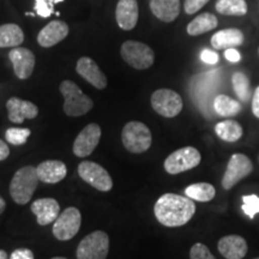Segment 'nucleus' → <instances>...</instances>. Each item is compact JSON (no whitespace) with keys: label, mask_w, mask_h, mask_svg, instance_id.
Masks as SVG:
<instances>
[{"label":"nucleus","mask_w":259,"mask_h":259,"mask_svg":"<svg viewBox=\"0 0 259 259\" xmlns=\"http://www.w3.org/2000/svg\"><path fill=\"white\" fill-rule=\"evenodd\" d=\"M196 212V204L187 196L164 193L154 206L155 218L162 226L181 227L186 225Z\"/></svg>","instance_id":"obj_1"},{"label":"nucleus","mask_w":259,"mask_h":259,"mask_svg":"<svg viewBox=\"0 0 259 259\" xmlns=\"http://www.w3.org/2000/svg\"><path fill=\"white\" fill-rule=\"evenodd\" d=\"M36 168L34 166H24L16 171L10 183V194L16 204L25 205L30 202L32 194L38 186Z\"/></svg>","instance_id":"obj_2"},{"label":"nucleus","mask_w":259,"mask_h":259,"mask_svg":"<svg viewBox=\"0 0 259 259\" xmlns=\"http://www.w3.org/2000/svg\"><path fill=\"white\" fill-rule=\"evenodd\" d=\"M59 90L64 97V112L65 114L77 118L92 111L94 107L93 100L85 95L78 85L72 80H64L60 83Z\"/></svg>","instance_id":"obj_3"},{"label":"nucleus","mask_w":259,"mask_h":259,"mask_svg":"<svg viewBox=\"0 0 259 259\" xmlns=\"http://www.w3.org/2000/svg\"><path fill=\"white\" fill-rule=\"evenodd\" d=\"M121 141L125 149L132 154H142L149 150L153 143L150 128L141 121H130L124 126Z\"/></svg>","instance_id":"obj_4"},{"label":"nucleus","mask_w":259,"mask_h":259,"mask_svg":"<svg viewBox=\"0 0 259 259\" xmlns=\"http://www.w3.org/2000/svg\"><path fill=\"white\" fill-rule=\"evenodd\" d=\"M120 54L125 63L136 70H147L155 61L154 51L139 41H125L121 45Z\"/></svg>","instance_id":"obj_5"},{"label":"nucleus","mask_w":259,"mask_h":259,"mask_svg":"<svg viewBox=\"0 0 259 259\" xmlns=\"http://www.w3.org/2000/svg\"><path fill=\"white\" fill-rule=\"evenodd\" d=\"M109 252V236L106 232L95 231L83 238L77 247V259H106Z\"/></svg>","instance_id":"obj_6"},{"label":"nucleus","mask_w":259,"mask_h":259,"mask_svg":"<svg viewBox=\"0 0 259 259\" xmlns=\"http://www.w3.org/2000/svg\"><path fill=\"white\" fill-rule=\"evenodd\" d=\"M202 161V156L198 149L193 147H185L178 149L171 153L166 160H164V170L170 176L184 173V171L193 169Z\"/></svg>","instance_id":"obj_7"},{"label":"nucleus","mask_w":259,"mask_h":259,"mask_svg":"<svg viewBox=\"0 0 259 259\" xmlns=\"http://www.w3.org/2000/svg\"><path fill=\"white\" fill-rule=\"evenodd\" d=\"M151 106L154 111L164 118H174L183 111V99L171 89H158L151 95Z\"/></svg>","instance_id":"obj_8"},{"label":"nucleus","mask_w":259,"mask_h":259,"mask_svg":"<svg viewBox=\"0 0 259 259\" xmlns=\"http://www.w3.org/2000/svg\"><path fill=\"white\" fill-rule=\"evenodd\" d=\"M82 225V215L74 206L66 208L54 221L53 234L58 240L67 241L74 238Z\"/></svg>","instance_id":"obj_9"},{"label":"nucleus","mask_w":259,"mask_h":259,"mask_svg":"<svg viewBox=\"0 0 259 259\" xmlns=\"http://www.w3.org/2000/svg\"><path fill=\"white\" fill-rule=\"evenodd\" d=\"M78 176L94 189L108 192L113 189L112 177L102 166L93 161H83L78 164Z\"/></svg>","instance_id":"obj_10"},{"label":"nucleus","mask_w":259,"mask_h":259,"mask_svg":"<svg viewBox=\"0 0 259 259\" xmlns=\"http://www.w3.org/2000/svg\"><path fill=\"white\" fill-rule=\"evenodd\" d=\"M253 170L252 161L244 154H233L229 158L225 176L222 178V187L225 190H231L239 181L250 176Z\"/></svg>","instance_id":"obj_11"},{"label":"nucleus","mask_w":259,"mask_h":259,"mask_svg":"<svg viewBox=\"0 0 259 259\" xmlns=\"http://www.w3.org/2000/svg\"><path fill=\"white\" fill-rule=\"evenodd\" d=\"M101 127L99 124H88L83 127L76 139L73 142V154L77 157H87L93 154L97 145H99L100 139H101Z\"/></svg>","instance_id":"obj_12"},{"label":"nucleus","mask_w":259,"mask_h":259,"mask_svg":"<svg viewBox=\"0 0 259 259\" xmlns=\"http://www.w3.org/2000/svg\"><path fill=\"white\" fill-rule=\"evenodd\" d=\"M9 59L14 66L15 74L19 79H28L34 72L36 59L34 53L28 48H12L9 53Z\"/></svg>","instance_id":"obj_13"},{"label":"nucleus","mask_w":259,"mask_h":259,"mask_svg":"<svg viewBox=\"0 0 259 259\" xmlns=\"http://www.w3.org/2000/svg\"><path fill=\"white\" fill-rule=\"evenodd\" d=\"M77 73L85 79L87 82L95 87L96 89L102 90L107 87V77L106 74L102 72L101 69L99 67L95 61L89 57H82L79 58L76 65Z\"/></svg>","instance_id":"obj_14"},{"label":"nucleus","mask_w":259,"mask_h":259,"mask_svg":"<svg viewBox=\"0 0 259 259\" xmlns=\"http://www.w3.org/2000/svg\"><path fill=\"white\" fill-rule=\"evenodd\" d=\"M6 108L9 112L10 121L14 124H22L25 119H34L38 114V108L35 103L30 101L11 97L6 102Z\"/></svg>","instance_id":"obj_15"},{"label":"nucleus","mask_w":259,"mask_h":259,"mask_svg":"<svg viewBox=\"0 0 259 259\" xmlns=\"http://www.w3.org/2000/svg\"><path fill=\"white\" fill-rule=\"evenodd\" d=\"M31 211L40 226H48L60 215V205L54 198H38L32 202Z\"/></svg>","instance_id":"obj_16"},{"label":"nucleus","mask_w":259,"mask_h":259,"mask_svg":"<svg viewBox=\"0 0 259 259\" xmlns=\"http://www.w3.org/2000/svg\"><path fill=\"white\" fill-rule=\"evenodd\" d=\"M69 35V25L63 21H52L42 28L37 35V42L41 47L56 46Z\"/></svg>","instance_id":"obj_17"},{"label":"nucleus","mask_w":259,"mask_h":259,"mask_svg":"<svg viewBox=\"0 0 259 259\" xmlns=\"http://www.w3.org/2000/svg\"><path fill=\"white\" fill-rule=\"evenodd\" d=\"M137 0H119L115 9L116 23L122 30H132L138 22Z\"/></svg>","instance_id":"obj_18"},{"label":"nucleus","mask_w":259,"mask_h":259,"mask_svg":"<svg viewBox=\"0 0 259 259\" xmlns=\"http://www.w3.org/2000/svg\"><path fill=\"white\" fill-rule=\"evenodd\" d=\"M218 248L226 259H242L247 254V242L240 235H226L220 239Z\"/></svg>","instance_id":"obj_19"},{"label":"nucleus","mask_w":259,"mask_h":259,"mask_svg":"<svg viewBox=\"0 0 259 259\" xmlns=\"http://www.w3.org/2000/svg\"><path fill=\"white\" fill-rule=\"evenodd\" d=\"M37 177L45 184H58L66 178L67 168L64 162L58 160H47L41 162L36 167Z\"/></svg>","instance_id":"obj_20"},{"label":"nucleus","mask_w":259,"mask_h":259,"mask_svg":"<svg viewBox=\"0 0 259 259\" xmlns=\"http://www.w3.org/2000/svg\"><path fill=\"white\" fill-rule=\"evenodd\" d=\"M244 44V34L236 28H228L220 30L212 35L211 46L215 50H228L236 48Z\"/></svg>","instance_id":"obj_21"},{"label":"nucleus","mask_w":259,"mask_h":259,"mask_svg":"<svg viewBox=\"0 0 259 259\" xmlns=\"http://www.w3.org/2000/svg\"><path fill=\"white\" fill-rule=\"evenodd\" d=\"M150 10L157 19L170 23L180 14V0H150Z\"/></svg>","instance_id":"obj_22"},{"label":"nucleus","mask_w":259,"mask_h":259,"mask_svg":"<svg viewBox=\"0 0 259 259\" xmlns=\"http://www.w3.org/2000/svg\"><path fill=\"white\" fill-rule=\"evenodd\" d=\"M24 41L21 27L14 23L0 25V48L19 47Z\"/></svg>","instance_id":"obj_23"},{"label":"nucleus","mask_w":259,"mask_h":259,"mask_svg":"<svg viewBox=\"0 0 259 259\" xmlns=\"http://www.w3.org/2000/svg\"><path fill=\"white\" fill-rule=\"evenodd\" d=\"M219 21L215 15L209 14V12H204L197 16L193 21H191L187 25V34L191 36H198V35L205 34L212 29L218 27Z\"/></svg>","instance_id":"obj_24"},{"label":"nucleus","mask_w":259,"mask_h":259,"mask_svg":"<svg viewBox=\"0 0 259 259\" xmlns=\"http://www.w3.org/2000/svg\"><path fill=\"white\" fill-rule=\"evenodd\" d=\"M215 132L222 141L228 142V143H234V142L239 141L242 137V131L241 125L235 120H223L220 121L215 126Z\"/></svg>","instance_id":"obj_25"},{"label":"nucleus","mask_w":259,"mask_h":259,"mask_svg":"<svg viewBox=\"0 0 259 259\" xmlns=\"http://www.w3.org/2000/svg\"><path fill=\"white\" fill-rule=\"evenodd\" d=\"M185 194L196 202L206 203L215 198L216 190L209 183H197L187 186L185 189Z\"/></svg>","instance_id":"obj_26"},{"label":"nucleus","mask_w":259,"mask_h":259,"mask_svg":"<svg viewBox=\"0 0 259 259\" xmlns=\"http://www.w3.org/2000/svg\"><path fill=\"white\" fill-rule=\"evenodd\" d=\"M213 109L225 118L238 115L241 112V105L236 100L227 95H218L213 100Z\"/></svg>","instance_id":"obj_27"},{"label":"nucleus","mask_w":259,"mask_h":259,"mask_svg":"<svg viewBox=\"0 0 259 259\" xmlns=\"http://www.w3.org/2000/svg\"><path fill=\"white\" fill-rule=\"evenodd\" d=\"M216 11L225 16H245L247 14V4L245 0H218Z\"/></svg>","instance_id":"obj_28"},{"label":"nucleus","mask_w":259,"mask_h":259,"mask_svg":"<svg viewBox=\"0 0 259 259\" xmlns=\"http://www.w3.org/2000/svg\"><path fill=\"white\" fill-rule=\"evenodd\" d=\"M232 84L236 96L242 102H247L251 99V87L250 79L242 72H235L232 77Z\"/></svg>","instance_id":"obj_29"},{"label":"nucleus","mask_w":259,"mask_h":259,"mask_svg":"<svg viewBox=\"0 0 259 259\" xmlns=\"http://www.w3.org/2000/svg\"><path fill=\"white\" fill-rule=\"evenodd\" d=\"M31 131L29 128L21 127H10L6 130L5 138L12 145H23L27 143Z\"/></svg>","instance_id":"obj_30"},{"label":"nucleus","mask_w":259,"mask_h":259,"mask_svg":"<svg viewBox=\"0 0 259 259\" xmlns=\"http://www.w3.org/2000/svg\"><path fill=\"white\" fill-rule=\"evenodd\" d=\"M242 211L250 219H253L259 212V197L255 194H247L242 197Z\"/></svg>","instance_id":"obj_31"},{"label":"nucleus","mask_w":259,"mask_h":259,"mask_svg":"<svg viewBox=\"0 0 259 259\" xmlns=\"http://www.w3.org/2000/svg\"><path fill=\"white\" fill-rule=\"evenodd\" d=\"M64 0H35V11L40 17L47 18L53 15L54 5Z\"/></svg>","instance_id":"obj_32"},{"label":"nucleus","mask_w":259,"mask_h":259,"mask_svg":"<svg viewBox=\"0 0 259 259\" xmlns=\"http://www.w3.org/2000/svg\"><path fill=\"white\" fill-rule=\"evenodd\" d=\"M190 258L191 259H216L208 247L204 244L197 242L191 247L190 251Z\"/></svg>","instance_id":"obj_33"},{"label":"nucleus","mask_w":259,"mask_h":259,"mask_svg":"<svg viewBox=\"0 0 259 259\" xmlns=\"http://www.w3.org/2000/svg\"><path fill=\"white\" fill-rule=\"evenodd\" d=\"M208 3L209 0H185L184 9H185V12L187 15H193L196 12H198Z\"/></svg>","instance_id":"obj_34"},{"label":"nucleus","mask_w":259,"mask_h":259,"mask_svg":"<svg viewBox=\"0 0 259 259\" xmlns=\"http://www.w3.org/2000/svg\"><path fill=\"white\" fill-rule=\"evenodd\" d=\"M200 59H202V61H204L205 64L215 65L219 63L220 57L216 52L210 50H203L202 53H200Z\"/></svg>","instance_id":"obj_35"},{"label":"nucleus","mask_w":259,"mask_h":259,"mask_svg":"<svg viewBox=\"0 0 259 259\" xmlns=\"http://www.w3.org/2000/svg\"><path fill=\"white\" fill-rule=\"evenodd\" d=\"M10 259H35L34 253L29 248H17L10 255Z\"/></svg>","instance_id":"obj_36"},{"label":"nucleus","mask_w":259,"mask_h":259,"mask_svg":"<svg viewBox=\"0 0 259 259\" xmlns=\"http://www.w3.org/2000/svg\"><path fill=\"white\" fill-rule=\"evenodd\" d=\"M225 57L226 59L231 61V63H238V61H240L241 59L240 53H239V51H236L235 48H228V50H226Z\"/></svg>","instance_id":"obj_37"},{"label":"nucleus","mask_w":259,"mask_h":259,"mask_svg":"<svg viewBox=\"0 0 259 259\" xmlns=\"http://www.w3.org/2000/svg\"><path fill=\"white\" fill-rule=\"evenodd\" d=\"M252 112L255 118L259 119V87L255 88L253 96H252Z\"/></svg>","instance_id":"obj_38"},{"label":"nucleus","mask_w":259,"mask_h":259,"mask_svg":"<svg viewBox=\"0 0 259 259\" xmlns=\"http://www.w3.org/2000/svg\"><path fill=\"white\" fill-rule=\"evenodd\" d=\"M10 155V149L8 144L5 143L3 139H0V161H4L9 157Z\"/></svg>","instance_id":"obj_39"},{"label":"nucleus","mask_w":259,"mask_h":259,"mask_svg":"<svg viewBox=\"0 0 259 259\" xmlns=\"http://www.w3.org/2000/svg\"><path fill=\"white\" fill-rule=\"evenodd\" d=\"M5 209H6V202H5V199L2 197V194H0V215L5 211Z\"/></svg>","instance_id":"obj_40"},{"label":"nucleus","mask_w":259,"mask_h":259,"mask_svg":"<svg viewBox=\"0 0 259 259\" xmlns=\"http://www.w3.org/2000/svg\"><path fill=\"white\" fill-rule=\"evenodd\" d=\"M0 259H8V253L4 250H0Z\"/></svg>","instance_id":"obj_41"},{"label":"nucleus","mask_w":259,"mask_h":259,"mask_svg":"<svg viewBox=\"0 0 259 259\" xmlns=\"http://www.w3.org/2000/svg\"><path fill=\"white\" fill-rule=\"evenodd\" d=\"M51 259H67V258H65V257H53V258H51Z\"/></svg>","instance_id":"obj_42"},{"label":"nucleus","mask_w":259,"mask_h":259,"mask_svg":"<svg viewBox=\"0 0 259 259\" xmlns=\"http://www.w3.org/2000/svg\"><path fill=\"white\" fill-rule=\"evenodd\" d=\"M258 54H259V48H258Z\"/></svg>","instance_id":"obj_43"},{"label":"nucleus","mask_w":259,"mask_h":259,"mask_svg":"<svg viewBox=\"0 0 259 259\" xmlns=\"http://www.w3.org/2000/svg\"><path fill=\"white\" fill-rule=\"evenodd\" d=\"M258 161H259V155H258Z\"/></svg>","instance_id":"obj_44"},{"label":"nucleus","mask_w":259,"mask_h":259,"mask_svg":"<svg viewBox=\"0 0 259 259\" xmlns=\"http://www.w3.org/2000/svg\"><path fill=\"white\" fill-rule=\"evenodd\" d=\"M254 259H259V257L258 258H254Z\"/></svg>","instance_id":"obj_45"}]
</instances>
